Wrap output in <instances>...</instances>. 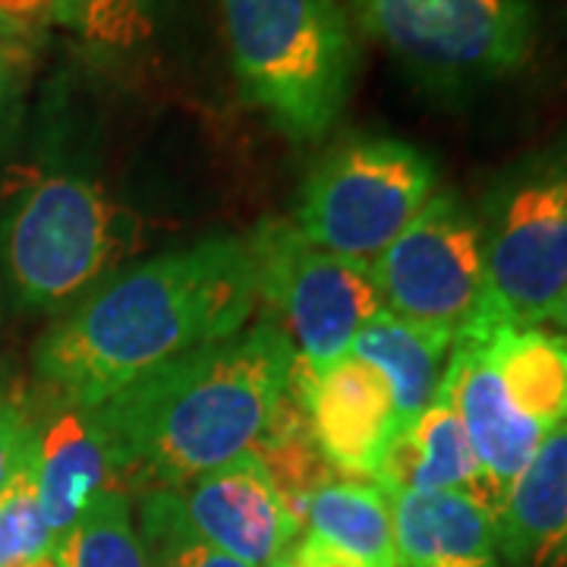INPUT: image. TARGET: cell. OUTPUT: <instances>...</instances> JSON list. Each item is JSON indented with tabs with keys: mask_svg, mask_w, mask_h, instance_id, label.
<instances>
[{
	"mask_svg": "<svg viewBox=\"0 0 567 567\" xmlns=\"http://www.w3.org/2000/svg\"><path fill=\"white\" fill-rule=\"evenodd\" d=\"M256 300L246 240L205 237L85 293L39 341L35 372L63 404L92 410L155 369L237 334Z\"/></svg>",
	"mask_w": 567,
	"mask_h": 567,
	"instance_id": "cell-1",
	"label": "cell"
},
{
	"mask_svg": "<svg viewBox=\"0 0 567 567\" xmlns=\"http://www.w3.org/2000/svg\"><path fill=\"white\" fill-rule=\"evenodd\" d=\"M290 338L275 316H265L85 413L114 476L181 488L259 445L290 391Z\"/></svg>",
	"mask_w": 567,
	"mask_h": 567,
	"instance_id": "cell-2",
	"label": "cell"
},
{
	"mask_svg": "<svg viewBox=\"0 0 567 567\" xmlns=\"http://www.w3.org/2000/svg\"><path fill=\"white\" fill-rule=\"evenodd\" d=\"M221 10L240 99L287 140L328 136L357 76L341 0H221Z\"/></svg>",
	"mask_w": 567,
	"mask_h": 567,
	"instance_id": "cell-3",
	"label": "cell"
},
{
	"mask_svg": "<svg viewBox=\"0 0 567 567\" xmlns=\"http://www.w3.org/2000/svg\"><path fill=\"white\" fill-rule=\"evenodd\" d=\"M365 39L435 95L520 73L536 48L533 0H350Z\"/></svg>",
	"mask_w": 567,
	"mask_h": 567,
	"instance_id": "cell-4",
	"label": "cell"
},
{
	"mask_svg": "<svg viewBox=\"0 0 567 567\" xmlns=\"http://www.w3.org/2000/svg\"><path fill=\"white\" fill-rule=\"evenodd\" d=\"M435 196V167L401 140H350L309 171L290 221L309 244L372 265Z\"/></svg>",
	"mask_w": 567,
	"mask_h": 567,
	"instance_id": "cell-5",
	"label": "cell"
},
{
	"mask_svg": "<svg viewBox=\"0 0 567 567\" xmlns=\"http://www.w3.org/2000/svg\"><path fill=\"white\" fill-rule=\"evenodd\" d=\"M117 208L76 174L32 183L3 224V265L25 306L61 309L85 297L121 256Z\"/></svg>",
	"mask_w": 567,
	"mask_h": 567,
	"instance_id": "cell-6",
	"label": "cell"
},
{
	"mask_svg": "<svg viewBox=\"0 0 567 567\" xmlns=\"http://www.w3.org/2000/svg\"><path fill=\"white\" fill-rule=\"evenodd\" d=\"M256 293L278 312L297 363L322 372L350 353L357 331L382 312L369 265L309 244L290 218H268L249 237Z\"/></svg>",
	"mask_w": 567,
	"mask_h": 567,
	"instance_id": "cell-7",
	"label": "cell"
},
{
	"mask_svg": "<svg viewBox=\"0 0 567 567\" xmlns=\"http://www.w3.org/2000/svg\"><path fill=\"white\" fill-rule=\"evenodd\" d=\"M480 224L451 193H435L406 230L369 265L385 312L457 338L476 319L486 290Z\"/></svg>",
	"mask_w": 567,
	"mask_h": 567,
	"instance_id": "cell-8",
	"label": "cell"
},
{
	"mask_svg": "<svg viewBox=\"0 0 567 567\" xmlns=\"http://www.w3.org/2000/svg\"><path fill=\"white\" fill-rule=\"evenodd\" d=\"M486 252L480 322H548L567 290V177L533 181L507 199Z\"/></svg>",
	"mask_w": 567,
	"mask_h": 567,
	"instance_id": "cell-9",
	"label": "cell"
},
{
	"mask_svg": "<svg viewBox=\"0 0 567 567\" xmlns=\"http://www.w3.org/2000/svg\"><path fill=\"white\" fill-rule=\"evenodd\" d=\"M290 391L303 404L312 439L331 470L375 483L388 451L401 435L382 372L350 353L322 372L306 369L293 357Z\"/></svg>",
	"mask_w": 567,
	"mask_h": 567,
	"instance_id": "cell-10",
	"label": "cell"
},
{
	"mask_svg": "<svg viewBox=\"0 0 567 567\" xmlns=\"http://www.w3.org/2000/svg\"><path fill=\"white\" fill-rule=\"evenodd\" d=\"M183 514L212 546L249 567H271L303 533L256 451L174 488Z\"/></svg>",
	"mask_w": 567,
	"mask_h": 567,
	"instance_id": "cell-11",
	"label": "cell"
},
{
	"mask_svg": "<svg viewBox=\"0 0 567 567\" xmlns=\"http://www.w3.org/2000/svg\"><path fill=\"white\" fill-rule=\"evenodd\" d=\"M442 391L461 416L466 439L480 461L488 511L498 514L511 483L520 476L533 451L546 439V429L511 404L488 357L486 331L480 324H466L454 338Z\"/></svg>",
	"mask_w": 567,
	"mask_h": 567,
	"instance_id": "cell-12",
	"label": "cell"
},
{
	"mask_svg": "<svg viewBox=\"0 0 567 567\" xmlns=\"http://www.w3.org/2000/svg\"><path fill=\"white\" fill-rule=\"evenodd\" d=\"M388 498L401 567H502L495 514L476 495L394 488Z\"/></svg>",
	"mask_w": 567,
	"mask_h": 567,
	"instance_id": "cell-13",
	"label": "cell"
},
{
	"mask_svg": "<svg viewBox=\"0 0 567 567\" xmlns=\"http://www.w3.org/2000/svg\"><path fill=\"white\" fill-rule=\"evenodd\" d=\"M511 567H567V420L548 429L495 514Z\"/></svg>",
	"mask_w": 567,
	"mask_h": 567,
	"instance_id": "cell-14",
	"label": "cell"
},
{
	"mask_svg": "<svg viewBox=\"0 0 567 567\" xmlns=\"http://www.w3.org/2000/svg\"><path fill=\"white\" fill-rule=\"evenodd\" d=\"M35 486L44 524L61 543L89 502L114 486V466L82 406H63L39 432Z\"/></svg>",
	"mask_w": 567,
	"mask_h": 567,
	"instance_id": "cell-15",
	"label": "cell"
},
{
	"mask_svg": "<svg viewBox=\"0 0 567 567\" xmlns=\"http://www.w3.org/2000/svg\"><path fill=\"white\" fill-rule=\"evenodd\" d=\"M375 483L385 492H470L486 505L480 461L442 388L435 401L394 439Z\"/></svg>",
	"mask_w": 567,
	"mask_h": 567,
	"instance_id": "cell-16",
	"label": "cell"
},
{
	"mask_svg": "<svg viewBox=\"0 0 567 567\" xmlns=\"http://www.w3.org/2000/svg\"><path fill=\"white\" fill-rule=\"evenodd\" d=\"M303 536L334 551L353 567H401L394 548L391 498L372 480L328 476L309 495Z\"/></svg>",
	"mask_w": 567,
	"mask_h": 567,
	"instance_id": "cell-17",
	"label": "cell"
},
{
	"mask_svg": "<svg viewBox=\"0 0 567 567\" xmlns=\"http://www.w3.org/2000/svg\"><path fill=\"white\" fill-rule=\"evenodd\" d=\"M451 344L454 338L425 331L420 324L404 322L382 309L357 331L350 344V357L382 372V379L391 388L398 423L404 432L406 425L435 401L445 379Z\"/></svg>",
	"mask_w": 567,
	"mask_h": 567,
	"instance_id": "cell-18",
	"label": "cell"
},
{
	"mask_svg": "<svg viewBox=\"0 0 567 567\" xmlns=\"http://www.w3.org/2000/svg\"><path fill=\"white\" fill-rule=\"evenodd\" d=\"M486 331L488 357L505 385L511 404L543 429L567 420V334L511 324H488L473 319Z\"/></svg>",
	"mask_w": 567,
	"mask_h": 567,
	"instance_id": "cell-19",
	"label": "cell"
},
{
	"mask_svg": "<svg viewBox=\"0 0 567 567\" xmlns=\"http://www.w3.org/2000/svg\"><path fill=\"white\" fill-rule=\"evenodd\" d=\"M61 567H148L140 529L133 527L130 492L111 486L99 492L80 520L58 543Z\"/></svg>",
	"mask_w": 567,
	"mask_h": 567,
	"instance_id": "cell-20",
	"label": "cell"
},
{
	"mask_svg": "<svg viewBox=\"0 0 567 567\" xmlns=\"http://www.w3.org/2000/svg\"><path fill=\"white\" fill-rule=\"evenodd\" d=\"M140 539L148 567H249L212 546L183 514L174 488H148L140 502Z\"/></svg>",
	"mask_w": 567,
	"mask_h": 567,
	"instance_id": "cell-21",
	"label": "cell"
},
{
	"mask_svg": "<svg viewBox=\"0 0 567 567\" xmlns=\"http://www.w3.org/2000/svg\"><path fill=\"white\" fill-rule=\"evenodd\" d=\"M48 555H58V543L41 514L32 451V457L22 464L7 495L0 498V567H25Z\"/></svg>",
	"mask_w": 567,
	"mask_h": 567,
	"instance_id": "cell-22",
	"label": "cell"
},
{
	"mask_svg": "<svg viewBox=\"0 0 567 567\" xmlns=\"http://www.w3.org/2000/svg\"><path fill=\"white\" fill-rule=\"evenodd\" d=\"M51 20L89 44L126 51L148 35V0H54Z\"/></svg>",
	"mask_w": 567,
	"mask_h": 567,
	"instance_id": "cell-23",
	"label": "cell"
},
{
	"mask_svg": "<svg viewBox=\"0 0 567 567\" xmlns=\"http://www.w3.org/2000/svg\"><path fill=\"white\" fill-rule=\"evenodd\" d=\"M35 442H39V429L25 413V406L10 398H0V498L7 495L22 464L32 457Z\"/></svg>",
	"mask_w": 567,
	"mask_h": 567,
	"instance_id": "cell-24",
	"label": "cell"
},
{
	"mask_svg": "<svg viewBox=\"0 0 567 567\" xmlns=\"http://www.w3.org/2000/svg\"><path fill=\"white\" fill-rule=\"evenodd\" d=\"M287 567H353L347 565L344 558H338L334 551H328L324 546H319L316 539H300L293 555H287Z\"/></svg>",
	"mask_w": 567,
	"mask_h": 567,
	"instance_id": "cell-25",
	"label": "cell"
},
{
	"mask_svg": "<svg viewBox=\"0 0 567 567\" xmlns=\"http://www.w3.org/2000/svg\"><path fill=\"white\" fill-rule=\"evenodd\" d=\"M10 25L13 22L0 20V111L7 104V95L13 89V76H17V44L10 35Z\"/></svg>",
	"mask_w": 567,
	"mask_h": 567,
	"instance_id": "cell-26",
	"label": "cell"
},
{
	"mask_svg": "<svg viewBox=\"0 0 567 567\" xmlns=\"http://www.w3.org/2000/svg\"><path fill=\"white\" fill-rule=\"evenodd\" d=\"M51 7H54V0H0V20L17 25V22H29L51 13Z\"/></svg>",
	"mask_w": 567,
	"mask_h": 567,
	"instance_id": "cell-27",
	"label": "cell"
},
{
	"mask_svg": "<svg viewBox=\"0 0 567 567\" xmlns=\"http://www.w3.org/2000/svg\"><path fill=\"white\" fill-rule=\"evenodd\" d=\"M548 322H555V324H558V328H565V331H567V290H565V293H561V300L555 303V309H551Z\"/></svg>",
	"mask_w": 567,
	"mask_h": 567,
	"instance_id": "cell-28",
	"label": "cell"
},
{
	"mask_svg": "<svg viewBox=\"0 0 567 567\" xmlns=\"http://www.w3.org/2000/svg\"><path fill=\"white\" fill-rule=\"evenodd\" d=\"M25 567H61L58 565V555H48V558H39V561H32V565Z\"/></svg>",
	"mask_w": 567,
	"mask_h": 567,
	"instance_id": "cell-29",
	"label": "cell"
},
{
	"mask_svg": "<svg viewBox=\"0 0 567 567\" xmlns=\"http://www.w3.org/2000/svg\"><path fill=\"white\" fill-rule=\"evenodd\" d=\"M271 567H287V558H284V561H278V565H271Z\"/></svg>",
	"mask_w": 567,
	"mask_h": 567,
	"instance_id": "cell-30",
	"label": "cell"
}]
</instances>
